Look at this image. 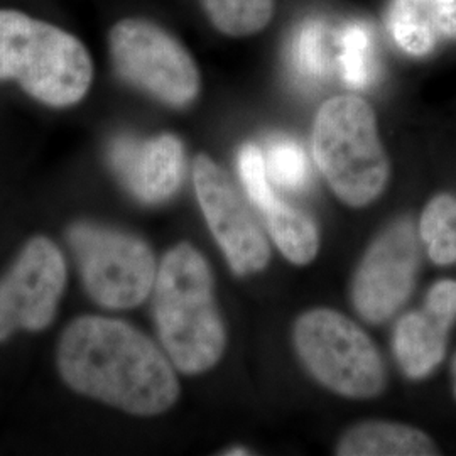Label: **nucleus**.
<instances>
[{
    "label": "nucleus",
    "instance_id": "1",
    "mask_svg": "<svg viewBox=\"0 0 456 456\" xmlns=\"http://www.w3.org/2000/svg\"><path fill=\"white\" fill-rule=\"evenodd\" d=\"M58 370L78 394L135 416H156L180 395L173 362L137 328L103 316H82L58 345Z\"/></svg>",
    "mask_w": 456,
    "mask_h": 456
},
{
    "label": "nucleus",
    "instance_id": "2",
    "mask_svg": "<svg viewBox=\"0 0 456 456\" xmlns=\"http://www.w3.org/2000/svg\"><path fill=\"white\" fill-rule=\"evenodd\" d=\"M154 318L164 352L181 372L201 374L222 359L227 333L212 271L193 245H176L164 256L154 282Z\"/></svg>",
    "mask_w": 456,
    "mask_h": 456
},
{
    "label": "nucleus",
    "instance_id": "3",
    "mask_svg": "<svg viewBox=\"0 0 456 456\" xmlns=\"http://www.w3.org/2000/svg\"><path fill=\"white\" fill-rule=\"evenodd\" d=\"M94 65L82 41L45 20L0 9V80H16L31 97L69 107L82 100Z\"/></svg>",
    "mask_w": 456,
    "mask_h": 456
},
{
    "label": "nucleus",
    "instance_id": "4",
    "mask_svg": "<svg viewBox=\"0 0 456 456\" xmlns=\"http://www.w3.org/2000/svg\"><path fill=\"white\" fill-rule=\"evenodd\" d=\"M313 156L331 190L350 207L372 203L389 178L374 110L355 95L322 105L313 126Z\"/></svg>",
    "mask_w": 456,
    "mask_h": 456
},
{
    "label": "nucleus",
    "instance_id": "5",
    "mask_svg": "<svg viewBox=\"0 0 456 456\" xmlns=\"http://www.w3.org/2000/svg\"><path fill=\"white\" fill-rule=\"evenodd\" d=\"M294 345L311 375L340 395L367 399L384 389L386 372L379 350L342 313H305L294 326Z\"/></svg>",
    "mask_w": 456,
    "mask_h": 456
},
{
    "label": "nucleus",
    "instance_id": "6",
    "mask_svg": "<svg viewBox=\"0 0 456 456\" xmlns=\"http://www.w3.org/2000/svg\"><path fill=\"white\" fill-rule=\"evenodd\" d=\"M68 240L92 299L109 310H129L154 289L158 276L151 247L129 233L92 224L69 228Z\"/></svg>",
    "mask_w": 456,
    "mask_h": 456
},
{
    "label": "nucleus",
    "instance_id": "7",
    "mask_svg": "<svg viewBox=\"0 0 456 456\" xmlns=\"http://www.w3.org/2000/svg\"><path fill=\"white\" fill-rule=\"evenodd\" d=\"M118 77L173 107H184L200 92L193 56L180 41L146 19H124L109 34Z\"/></svg>",
    "mask_w": 456,
    "mask_h": 456
},
{
    "label": "nucleus",
    "instance_id": "8",
    "mask_svg": "<svg viewBox=\"0 0 456 456\" xmlns=\"http://www.w3.org/2000/svg\"><path fill=\"white\" fill-rule=\"evenodd\" d=\"M65 284L61 250L46 237H34L0 279V342L19 330H45L54 320Z\"/></svg>",
    "mask_w": 456,
    "mask_h": 456
},
{
    "label": "nucleus",
    "instance_id": "9",
    "mask_svg": "<svg viewBox=\"0 0 456 456\" xmlns=\"http://www.w3.org/2000/svg\"><path fill=\"white\" fill-rule=\"evenodd\" d=\"M196 196L215 240L237 274L262 271L269 257V242L239 195L227 173L205 154L193 163Z\"/></svg>",
    "mask_w": 456,
    "mask_h": 456
},
{
    "label": "nucleus",
    "instance_id": "10",
    "mask_svg": "<svg viewBox=\"0 0 456 456\" xmlns=\"http://www.w3.org/2000/svg\"><path fill=\"white\" fill-rule=\"evenodd\" d=\"M418 267L416 232L404 218L377 237L357 269L352 297L360 316L370 323L392 318L412 293Z\"/></svg>",
    "mask_w": 456,
    "mask_h": 456
},
{
    "label": "nucleus",
    "instance_id": "11",
    "mask_svg": "<svg viewBox=\"0 0 456 456\" xmlns=\"http://www.w3.org/2000/svg\"><path fill=\"white\" fill-rule=\"evenodd\" d=\"M109 164L132 195L156 205L180 188L184 151L180 139L171 134L146 141L120 135L109 147Z\"/></svg>",
    "mask_w": 456,
    "mask_h": 456
},
{
    "label": "nucleus",
    "instance_id": "12",
    "mask_svg": "<svg viewBox=\"0 0 456 456\" xmlns=\"http://www.w3.org/2000/svg\"><path fill=\"white\" fill-rule=\"evenodd\" d=\"M455 322L456 281L443 279L428 291L423 310L409 313L397 323L394 352L404 374L423 379L440 365Z\"/></svg>",
    "mask_w": 456,
    "mask_h": 456
},
{
    "label": "nucleus",
    "instance_id": "13",
    "mask_svg": "<svg viewBox=\"0 0 456 456\" xmlns=\"http://www.w3.org/2000/svg\"><path fill=\"white\" fill-rule=\"evenodd\" d=\"M387 29L406 54L426 56L456 39V0H391Z\"/></svg>",
    "mask_w": 456,
    "mask_h": 456
},
{
    "label": "nucleus",
    "instance_id": "14",
    "mask_svg": "<svg viewBox=\"0 0 456 456\" xmlns=\"http://www.w3.org/2000/svg\"><path fill=\"white\" fill-rule=\"evenodd\" d=\"M438 448L421 429L408 424L369 421L354 426L337 446L342 456H431Z\"/></svg>",
    "mask_w": 456,
    "mask_h": 456
},
{
    "label": "nucleus",
    "instance_id": "15",
    "mask_svg": "<svg viewBox=\"0 0 456 456\" xmlns=\"http://www.w3.org/2000/svg\"><path fill=\"white\" fill-rule=\"evenodd\" d=\"M264 213L273 240L289 261L303 265L316 257L320 237L314 222L306 213L277 200Z\"/></svg>",
    "mask_w": 456,
    "mask_h": 456
},
{
    "label": "nucleus",
    "instance_id": "16",
    "mask_svg": "<svg viewBox=\"0 0 456 456\" xmlns=\"http://www.w3.org/2000/svg\"><path fill=\"white\" fill-rule=\"evenodd\" d=\"M338 66L343 82L352 88H365L377 73L374 36L369 24L352 22L338 36Z\"/></svg>",
    "mask_w": 456,
    "mask_h": 456
},
{
    "label": "nucleus",
    "instance_id": "17",
    "mask_svg": "<svg viewBox=\"0 0 456 456\" xmlns=\"http://www.w3.org/2000/svg\"><path fill=\"white\" fill-rule=\"evenodd\" d=\"M220 33L244 37L262 31L274 12V0H201Z\"/></svg>",
    "mask_w": 456,
    "mask_h": 456
},
{
    "label": "nucleus",
    "instance_id": "18",
    "mask_svg": "<svg viewBox=\"0 0 456 456\" xmlns=\"http://www.w3.org/2000/svg\"><path fill=\"white\" fill-rule=\"evenodd\" d=\"M419 232L431 261L438 265L456 262V196H435L424 208Z\"/></svg>",
    "mask_w": 456,
    "mask_h": 456
},
{
    "label": "nucleus",
    "instance_id": "19",
    "mask_svg": "<svg viewBox=\"0 0 456 456\" xmlns=\"http://www.w3.org/2000/svg\"><path fill=\"white\" fill-rule=\"evenodd\" d=\"M326 26L322 20H308L294 36L291 65L297 78L305 83L325 80L330 71Z\"/></svg>",
    "mask_w": 456,
    "mask_h": 456
},
{
    "label": "nucleus",
    "instance_id": "20",
    "mask_svg": "<svg viewBox=\"0 0 456 456\" xmlns=\"http://www.w3.org/2000/svg\"><path fill=\"white\" fill-rule=\"evenodd\" d=\"M267 173L282 188L301 190L308 183V159L303 147L293 139L277 137L267 151Z\"/></svg>",
    "mask_w": 456,
    "mask_h": 456
},
{
    "label": "nucleus",
    "instance_id": "21",
    "mask_svg": "<svg viewBox=\"0 0 456 456\" xmlns=\"http://www.w3.org/2000/svg\"><path fill=\"white\" fill-rule=\"evenodd\" d=\"M239 173L244 181L247 195L261 208L269 210L276 201V196L269 186V173L265 166V158L261 149L254 144H245L239 154Z\"/></svg>",
    "mask_w": 456,
    "mask_h": 456
},
{
    "label": "nucleus",
    "instance_id": "22",
    "mask_svg": "<svg viewBox=\"0 0 456 456\" xmlns=\"http://www.w3.org/2000/svg\"><path fill=\"white\" fill-rule=\"evenodd\" d=\"M225 455L235 456V455H250V452H247L245 448H233V450H228Z\"/></svg>",
    "mask_w": 456,
    "mask_h": 456
},
{
    "label": "nucleus",
    "instance_id": "23",
    "mask_svg": "<svg viewBox=\"0 0 456 456\" xmlns=\"http://www.w3.org/2000/svg\"><path fill=\"white\" fill-rule=\"evenodd\" d=\"M452 372H453V389H455L456 397V355L455 359H453V365H452Z\"/></svg>",
    "mask_w": 456,
    "mask_h": 456
}]
</instances>
